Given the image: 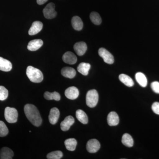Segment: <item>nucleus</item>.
<instances>
[{
	"label": "nucleus",
	"instance_id": "f257e3e1",
	"mask_svg": "<svg viewBox=\"0 0 159 159\" xmlns=\"http://www.w3.org/2000/svg\"><path fill=\"white\" fill-rule=\"evenodd\" d=\"M24 111L28 120L35 126L41 124L42 119L38 110L33 104H27L24 107Z\"/></svg>",
	"mask_w": 159,
	"mask_h": 159
},
{
	"label": "nucleus",
	"instance_id": "f03ea898",
	"mask_svg": "<svg viewBox=\"0 0 159 159\" xmlns=\"http://www.w3.org/2000/svg\"><path fill=\"white\" fill-rule=\"evenodd\" d=\"M26 74L32 82L39 83L41 82L43 79L42 72L39 69L31 66H29L27 67Z\"/></svg>",
	"mask_w": 159,
	"mask_h": 159
},
{
	"label": "nucleus",
	"instance_id": "7ed1b4c3",
	"mask_svg": "<svg viewBox=\"0 0 159 159\" xmlns=\"http://www.w3.org/2000/svg\"><path fill=\"white\" fill-rule=\"evenodd\" d=\"M99 100V95L97 91L95 89L91 90L88 92L86 95V101L88 106L93 108L97 106Z\"/></svg>",
	"mask_w": 159,
	"mask_h": 159
},
{
	"label": "nucleus",
	"instance_id": "20e7f679",
	"mask_svg": "<svg viewBox=\"0 0 159 159\" xmlns=\"http://www.w3.org/2000/svg\"><path fill=\"white\" fill-rule=\"evenodd\" d=\"M18 114L17 110L13 107H6L5 110V117L7 122L10 123L17 122Z\"/></svg>",
	"mask_w": 159,
	"mask_h": 159
},
{
	"label": "nucleus",
	"instance_id": "39448f33",
	"mask_svg": "<svg viewBox=\"0 0 159 159\" xmlns=\"http://www.w3.org/2000/svg\"><path fill=\"white\" fill-rule=\"evenodd\" d=\"M55 6L54 3H50L47 5L43 10L44 16L46 19H51L54 18L57 15V12L55 10Z\"/></svg>",
	"mask_w": 159,
	"mask_h": 159
},
{
	"label": "nucleus",
	"instance_id": "423d86ee",
	"mask_svg": "<svg viewBox=\"0 0 159 159\" xmlns=\"http://www.w3.org/2000/svg\"><path fill=\"white\" fill-rule=\"evenodd\" d=\"M99 56L102 57L104 62L108 64H112L114 58L112 54L104 48H100L98 51Z\"/></svg>",
	"mask_w": 159,
	"mask_h": 159
},
{
	"label": "nucleus",
	"instance_id": "0eeeda50",
	"mask_svg": "<svg viewBox=\"0 0 159 159\" xmlns=\"http://www.w3.org/2000/svg\"><path fill=\"white\" fill-rule=\"evenodd\" d=\"M100 148V143L99 141L96 139L89 140L87 144V149L90 153H93L97 152Z\"/></svg>",
	"mask_w": 159,
	"mask_h": 159
},
{
	"label": "nucleus",
	"instance_id": "6e6552de",
	"mask_svg": "<svg viewBox=\"0 0 159 159\" xmlns=\"http://www.w3.org/2000/svg\"><path fill=\"white\" fill-rule=\"evenodd\" d=\"M79 92L78 89L75 87H69L66 90L65 95L68 99L74 100L77 99L79 96Z\"/></svg>",
	"mask_w": 159,
	"mask_h": 159
},
{
	"label": "nucleus",
	"instance_id": "1a4fd4ad",
	"mask_svg": "<svg viewBox=\"0 0 159 159\" xmlns=\"http://www.w3.org/2000/svg\"><path fill=\"white\" fill-rule=\"evenodd\" d=\"M74 122L75 120L74 117L70 116H68L66 117L64 120L61 123V129L63 131H66L70 129V127L73 125Z\"/></svg>",
	"mask_w": 159,
	"mask_h": 159
},
{
	"label": "nucleus",
	"instance_id": "9d476101",
	"mask_svg": "<svg viewBox=\"0 0 159 159\" xmlns=\"http://www.w3.org/2000/svg\"><path fill=\"white\" fill-rule=\"evenodd\" d=\"M62 60L66 63L73 65L77 62V57L72 52L67 51L63 55Z\"/></svg>",
	"mask_w": 159,
	"mask_h": 159
},
{
	"label": "nucleus",
	"instance_id": "9b49d317",
	"mask_svg": "<svg viewBox=\"0 0 159 159\" xmlns=\"http://www.w3.org/2000/svg\"><path fill=\"white\" fill-rule=\"evenodd\" d=\"M74 49L77 55L82 56L85 54L87 50V46L85 43L80 42L76 43L74 45Z\"/></svg>",
	"mask_w": 159,
	"mask_h": 159
},
{
	"label": "nucleus",
	"instance_id": "f8f14e48",
	"mask_svg": "<svg viewBox=\"0 0 159 159\" xmlns=\"http://www.w3.org/2000/svg\"><path fill=\"white\" fill-rule=\"evenodd\" d=\"M43 23L39 21H36L32 23V25L29 31V34L30 35H34L39 33L42 30Z\"/></svg>",
	"mask_w": 159,
	"mask_h": 159
},
{
	"label": "nucleus",
	"instance_id": "ddd939ff",
	"mask_svg": "<svg viewBox=\"0 0 159 159\" xmlns=\"http://www.w3.org/2000/svg\"><path fill=\"white\" fill-rule=\"evenodd\" d=\"M60 116L59 110L56 107L52 108L50 111L49 116V122L52 125H54L57 123Z\"/></svg>",
	"mask_w": 159,
	"mask_h": 159
},
{
	"label": "nucleus",
	"instance_id": "4468645a",
	"mask_svg": "<svg viewBox=\"0 0 159 159\" xmlns=\"http://www.w3.org/2000/svg\"><path fill=\"white\" fill-rule=\"evenodd\" d=\"M43 42L42 40L36 39L32 40L29 42L27 48L30 51H36L43 45Z\"/></svg>",
	"mask_w": 159,
	"mask_h": 159
},
{
	"label": "nucleus",
	"instance_id": "2eb2a0df",
	"mask_svg": "<svg viewBox=\"0 0 159 159\" xmlns=\"http://www.w3.org/2000/svg\"><path fill=\"white\" fill-rule=\"evenodd\" d=\"M107 120L109 125L110 126H116L119 123V117L116 112L111 111L108 114Z\"/></svg>",
	"mask_w": 159,
	"mask_h": 159
},
{
	"label": "nucleus",
	"instance_id": "dca6fc26",
	"mask_svg": "<svg viewBox=\"0 0 159 159\" xmlns=\"http://www.w3.org/2000/svg\"><path fill=\"white\" fill-rule=\"evenodd\" d=\"M13 156V152L8 147H3L0 150L1 159H11Z\"/></svg>",
	"mask_w": 159,
	"mask_h": 159
},
{
	"label": "nucleus",
	"instance_id": "f3484780",
	"mask_svg": "<svg viewBox=\"0 0 159 159\" xmlns=\"http://www.w3.org/2000/svg\"><path fill=\"white\" fill-rule=\"evenodd\" d=\"M12 69V64L8 60L0 57V70L9 72Z\"/></svg>",
	"mask_w": 159,
	"mask_h": 159
},
{
	"label": "nucleus",
	"instance_id": "a211bd4d",
	"mask_svg": "<svg viewBox=\"0 0 159 159\" xmlns=\"http://www.w3.org/2000/svg\"><path fill=\"white\" fill-rule=\"evenodd\" d=\"M61 74L64 77L72 79L76 76V72L73 68L66 67L61 70Z\"/></svg>",
	"mask_w": 159,
	"mask_h": 159
},
{
	"label": "nucleus",
	"instance_id": "6ab92c4d",
	"mask_svg": "<svg viewBox=\"0 0 159 159\" xmlns=\"http://www.w3.org/2000/svg\"><path fill=\"white\" fill-rule=\"evenodd\" d=\"M72 26L75 30L80 31L82 30L83 27V23L82 20L78 16H75L72 18Z\"/></svg>",
	"mask_w": 159,
	"mask_h": 159
},
{
	"label": "nucleus",
	"instance_id": "aec40b11",
	"mask_svg": "<svg viewBox=\"0 0 159 159\" xmlns=\"http://www.w3.org/2000/svg\"><path fill=\"white\" fill-rule=\"evenodd\" d=\"M91 65L87 63L82 62L77 67V70L80 74L84 76H87L89 74V71L90 69Z\"/></svg>",
	"mask_w": 159,
	"mask_h": 159
},
{
	"label": "nucleus",
	"instance_id": "412c9836",
	"mask_svg": "<svg viewBox=\"0 0 159 159\" xmlns=\"http://www.w3.org/2000/svg\"><path fill=\"white\" fill-rule=\"evenodd\" d=\"M119 80L127 86L132 87L134 85V82L132 79L128 75L124 74H120L119 76Z\"/></svg>",
	"mask_w": 159,
	"mask_h": 159
},
{
	"label": "nucleus",
	"instance_id": "4be33fe9",
	"mask_svg": "<svg viewBox=\"0 0 159 159\" xmlns=\"http://www.w3.org/2000/svg\"><path fill=\"white\" fill-rule=\"evenodd\" d=\"M76 117L77 119L84 124H86L88 123V117L86 114L81 110H78L76 111Z\"/></svg>",
	"mask_w": 159,
	"mask_h": 159
},
{
	"label": "nucleus",
	"instance_id": "5701e85b",
	"mask_svg": "<svg viewBox=\"0 0 159 159\" xmlns=\"http://www.w3.org/2000/svg\"><path fill=\"white\" fill-rule=\"evenodd\" d=\"M135 78L137 82L142 87H145L147 85V79L143 73H137L135 75Z\"/></svg>",
	"mask_w": 159,
	"mask_h": 159
},
{
	"label": "nucleus",
	"instance_id": "b1692460",
	"mask_svg": "<svg viewBox=\"0 0 159 159\" xmlns=\"http://www.w3.org/2000/svg\"><path fill=\"white\" fill-rule=\"evenodd\" d=\"M65 145L66 148L68 150L73 151L76 149L77 145V141L74 139H66L65 141Z\"/></svg>",
	"mask_w": 159,
	"mask_h": 159
},
{
	"label": "nucleus",
	"instance_id": "393cba45",
	"mask_svg": "<svg viewBox=\"0 0 159 159\" xmlns=\"http://www.w3.org/2000/svg\"><path fill=\"white\" fill-rule=\"evenodd\" d=\"M122 144L126 147H131L134 145V140L132 137L128 134H125L122 137Z\"/></svg>",
	"mask_w": 159,
	"mask_h": 159
},
{
	"label": "nucleus",
	"instance_id": "a878e982",
	"mask_svg": "<svg viewBox=\"0 0 159 159\" xmlns=\"http://www.w3.org/2000/svg\"><path fill=\"white\" fill-rule=\"evenodd\" d=\"M44 97L45 99L49 100H55L56 101H59L61 99L60 95L59 93L56 92H54L53 93L46 92L44 94Z\"/></svg>",
	"mask_w": 159,
	"mask_h": 159
},
{
	"label": "nucleus",
	"instance_id": "bb28decb",
	"mask_svg": "<svg viewBox=\"0 0 159 159\" xmlns=\"http://www.w3.org/2000/svg\"><path fill=\"white\" fill-rule=\"evenodd\" d=\"M91 21L96 25H99L102 22V19L99 13L96 11L91 12L90 15Z\"/></svg>",
	"mask_w": 159,
	"mask_h": 159
},
{
	"label": "nucleus",
	"instance_id": "cd10ccee",
	"mask_svg": "<svg viewBox=\"0 0 159 159\" xmlns=\"http://www.w3.org/2000/svg\"><path fill=\"white\" fill-rule=\"evenodd\" d=\"M63 157V153L61 151H56L48 154L47 158L48 159H60Z\"/></svg>",
	"mask_w": 159,
	"mask_h": 159
},
{
	"label": "nucleus",
	"instance_id": "c85d7f7f",
	"mask_svg": "<svg viewBox=\"0 0 159 159\" xmlns=\"http://www.w3.org/2000/svg\"><path fill=\"white\" fill-rule=\"evenodd\" d=\"M9 133V129L3 121H0V137L6 136Z\"/></svg>",
	"mask_w": 159,
	"mask_h": 159
},
{
	"label": "nucleus",
	"instance_id": "c756f323",
	"mask_svg": "<svg viewBox=\"0 0 159 159\" xmlns=\"http://www.w3.org/2000/svg\"><path fill=\"white\" fill-rule=\"evenodd\" d=\"M9 92L7 89L3 86H0V100L4 101L8 98Z\"/></svg>",
	"mask_w": 159,
	"mask_h": 159
},
{
	"label": "nucleus",
	"instance_id": "7c9ffc66",
	"mask_svg": "<svg viewBox=\"0 0 159 159\" xmlns=\"http://www.w3.org/2000/svg\"><path fill=\"white\" fill-rule=\"evenodd\" d=\"M151 87L152 90L156 93L159 94V82L158 81H154L152 83Z\"/></svg>",
	"mask_w": 159,
	"mask_h": 159
},
{
	"label": "nucleus",
	"instance_id": "2f4dec72",
	"mask_svg": "<svg viewBox=\"0 0 159 159\" xmlns=\"http://www.w3.org/2000/svg\"><path fill=\"white\" fill-rule=\"evenodd\" d=\"M152 109L155 113L159 115V102H154L152 106Z\"/></svg>",
	"mask_w": 159,
	"mask_h": 159
},
{
	"label": "nucleus",
	"instance_id": "473e14b6",
	"mask_svg": "<svg viewBox=\"0 0 159 159\" xmlns=\"http://www.w3.org/2000/svg\"><path fill=\"white\" fill-rule=\"evenodd\" d=\"M48 0H37V3L38 5H42L48 2Z\"/></svg>",
	"mask_w": 159,
	"mask_h": 159
}]
</instances>
